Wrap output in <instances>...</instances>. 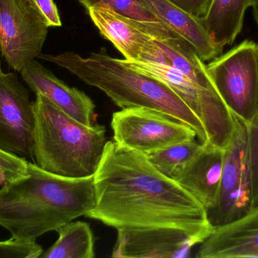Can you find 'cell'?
Instances as JSON below:
<instances>
[{"instance_id": "cell-1", "label": "cell", "mask_w": 258, "mask_h": 258, "mask_svg": "<svg viewBox=\"0 0 258 258\" xmlns=\"http://www.w3.org/2000/svg\"><path fill=\"white\" fill-rule=\"evenodd\" d=\"M94 182L96 203L86 217L117 232L177 230L202 244L215 228L184 188L114 141H107Z\"/></svg>"}, {"instance_id": "cell-2", "label": "cell", "mask_w": 258, "mask_h": 258, "mask_svg": "<svg viewBox=\"0 0 258 258\" xmlns=\"http://www.w3.org/2000/svg\"><path fill=\"white\" fill-rule=\"evenodd\" d=\"M95 203L94 176L62 177L29 162L25 174L8 180L0 189V227L13 239L36 241L86 217Z\"/></svg>"}, {"instance_id": "cell-3", "label": "cell", "mask_w": 258, "mask_h": 258, "mask_svg": "<svg viewBox=\"0 0 258 258\" xmlns=\"http://www.w3.org/2000/svg\"><path fill=\"white\" fill-rule=\"evenodd\" d=\"M38 59L69 71L89 86L104 92L121 109H154L190 127L201 143H208L206 129L190 108L167 85L124 65L105 48L83 57L74 51L42 54Z\"/></svg>"}, {"instance_id": "cell-4", "label": "cell", "mask_w": 258, "mask_h": 258, "mask_svg": "<svg viewBox=\"0 0 258 258\" xmlns=\"http://www.w3.org/2000/svg\"><path fill=\"white\" fill-rule=\"evenodd\" d=\"M33 157L36 165L70 178L94 176L107 142L104 126H87L36 94Z\"/></svg>"}, {"instance_id": "cell-5", "label": "cell", "mask_w": 258, "mask_h": 258, "mask_svg": "<svg viewBox=\"0 0 258 258\" xmlns=\"http://www.w3.org/2000/svg\"><path fill=\"white\" fill-rule=\"evenodd\" d=\"M219 96L233 116L248 124L258 110V43L244 40L206 65Z\"/></svg>"}, {"instance_id": "cell-6", "label": "cell", "mask_w": 258, "mask_h": 258, "mask_svg": "<svg viewBox=\"0 0 258 258\" xmlns=\"http://www.w3.org/2000/svg\"><path fill=\"white\" fill-rule=\"evenodd\" d=\"M234 130L224 149L222 174L215 204L207 211L209 222L220 227L245 216L253 209L247 124L236 117Z\"/></svg>"}, {"instance_id": "cell-7", "label": "cell", "mask_w": 258, "mask_h": 258, "mask_svg": "<svg viewBox=\"0 0 258 258\" xmlns=\"http://www.w3.org/2000/svg\"><path fill=\"white\" fill-rule=\"evenodd\" d=\"M113 141L118 146L145 156L197 138L189 126L144 107L122 109L112 116Z\"/></svg>"}, {"instance_id": "cell-8", "label": "cell", "mask_w": 258, "mask_h": 258, "mask_svg": "<svg viewBox=\"0 0 258 258\" xmlns=\"http://www.w3.org/2000/svg\"><path fill=\"white\" fill-rule=\"evenodd\" d=\"M48 30L26 0H0V51L14 71L21 72L40 56Z\"/></svg>"}, {"instance_id": "cell-9", "label": "cell", "mask_w": 258, "mask_h": 258, "mask_svg": "<svg viewBox=\"0 0 258 258\" xmlns=\"http://www.w3.org/2000/svg\"><path fill=\"white\" fill-rule=\"evenodd\" d=\"M34 130L30 91L0 62V148L34 163Z\"/></svg>"}, {"instance_id": "cell-10", "label": "cell", "mask_w": 258, "mask_h": 258, "mask_svg": "<svg viewBox=\"0 0 258 258\" xmlns=\"http://www.w3.org/2000/svg\"><path fill=\"white\" fill-rule=\"evenodd\" d=\"M86 11L101 36L110 41L125 60L170 64L154 38L138 23L102 6Z\"/></svg>"}, {"instance_id": "cell-11", "label": "cell", "mask_w": 258, "mask_h": 258, "mask_svg": "<svg viewBox=\"0 0 258 258\" xmlns=\"http://www.w3.org/2000/svg\"><path fill=\"white\" fill-rule=\"evenodd\" d=\"M23 80L35 94L40 93L82 124L93 125L95 105L83 91L71 87L33 59L21 71Z\"/></svg>"}, {"instance_id": "cell-12", "label": "cell", "mask_w": 258, "mask_h": 258, "mask_svg": "<svg viewBox=\"0 0 258 258\" xmlns=\"http://www.w3.org/2000/svg\"><path fill=\"white\" fill-rule=\"evenodd\" d=\"M112 257L183 258L189 257L195 239L177 230L117 232Z\"/></svg>"}, {"instance_id": "cell-13", "label": "cell", "mask_w": 258, "mask_h": 258, "mask_svg": "<svg viewBox=\"0 0 258 258\" xmlns=\"http://www.w3.org/2000/svg\"><path fill=\"white\" fill-rule=\"evenodd\" d=\"M196 257H258V205L236 221L215 227Z\"/></svg>"}, {"instance_id": "cell-14", "label": "cell", "mask_w": 258, "mask_h": 258, "mask_svg": "<svg viewBox=\"0 0 258 258\" xmlns=\"http://www.w3.org/2000/svg\"><path fill=\"white\" fill-rule=\"evenodd\" d=\"M224 149L206 144L180 168L173 180L197 198L206 211L215 204L222 174Z\"/></svg>"}, {"instance_id": "cell-15", "label": "cell", "mask_w": 258, "mask_h": 258, "mask_svg": "<svg viewBox=\"0 0 258 258\" xmlns=\"http://www.w3.org/2000/svg\"><path fill=\"white\" fill-rule=\"evenodd\" d=\"M158 19L177 36L184 39L203 62L222 54V47L212 39L202 18L192 15L169 0H140Z\"/></svg>"}, {"instance_id": "cell-16", "label": "cell", "mask_w": 258, "mask_h": 258, "mask_svg": "<svg viewBox=\"0 0 258 258\" xmlns=\"http://www.w3.org/2000/svg\"><path fill=\"white\" fill-rule=\"evenodd\" d=\"M254 0H211L202 18L203 24L219 46L230 45L240 33L245 12Z\"/></svg>"}, {"instance_id": "cell-17", "label": "cell", "mask_w": 258, "mask_h": 258, "mask_svg": "<svg viewBox=\"0 0 258 258\" xmlns=\"http://www.w3.org/2000/svg\"><path fill=\"white\" fill-rule=\"evenodd\" d=\"M155 42L170 65L181 71L200 87L216 91L208 74L206 65L186 41L174 36L161 40L155 39Z\"/></svg>"}, {"instance_id": "cell-18", "label": "cell", "mask_w": 258, "mask_h": 258, "mask_svg": "<svg viewBox=\"0 0 258 258\" xmlns=\"http://www.w3.org/2000/svg\"><path fill=\"white\" fill-rule=\"evenodd\" d=\"M58 239L42 258H93L95 257V237L87 223L70 222L57 230Z\"/></svg>"}, {"instance_id": "cell-19", "label": "cell", "mask_w": 258, "mask_h": 258, "mask_svg": "<svg viewBox=\"0 0 258 258\" xmlns=\"http://www.w3.org/2000/svg\"><path fill=\"white\" fill-rule=\"evenodd\" d=\"M87 10L94 6H102L132 20L144 27L157 40L177 36L160 20L150 12L140 0H78Z\"/></svg>"}, {"instance_id": "cell-20", "label": "cell", "mask_w": 258, "mask_h": 258, "mask_svg": "<svg viewBox=\"0 0 258 258\" xmlns=\"http://www.w3.org/2000/svg\"><path fill=\"white\" fill-rule=\"evenodd\" d=\"M204 147V144L195 139L180 142L148 154L150 162L162 174L173 178L176 173L183 168Z\"/></svg>"}, {"instance_id": "cell-21", "label": "cell", "mask_w": 258, "mask_h": 258, "mask_svg": "<svg viewBox=\"0 0 258 258\" xmlns=\"http://www.w3.org/2000/svg\"><path fill=\"white\" fill-rule=\"evenodd\" d=\"M248 128V153L251 171L253 208L258 205V110Z\"/></svg>"}, {"instance_id": "cell-22", "label": "cell", "mask_w": 258, "mask_h": 258, "mask_svg": "<svg viewBox=\"0 0 258 258\" xmlns=\"http://www.w3.org/2000/svg\"><path fill=\"white\" fill-rule=\"evenodd\" d=\"M43 253L36 241H22L11 238L0 241V258H37Z\"/></svg>"}, {"instance_id": "cell-23", "label": "cell", "mask_w": 258, "mask_h": 258, "mask_svg": "<svg viewBox=\"0 0 258 258\" xmlns=\"http://www.w3.org/2000/svg\"><path fill=\"white\" fill-rule=\"evenodd\" d=\"M28 161L0 148V185L25 174Z\"/></svg>"}, {"instance_id": "cell-24", "label": "cell", "mask_w": 258, "mask_h": 258, "mask_svg": "<svg viewBox=\"0 0 258 258\" xmlns=\"http://www.w3.org/2000/svg\"><path fill=\"white\" fill-rule=\"evenodd\" d=\"M41 15L48 27H61L58 9L54 0H26Z\"/></svg>"}, {"instance_id": "cell-25", "label": "cell", "mask_w": 258, "mask_h": 258, "mask_svg": "<svg viewBox=\"0 0 258 258\" xmlns=\"http://www.w3.org/2000/svg\"><path fill=\"white\" fill-rule=\"evenodd\" d=\"M192 15L203 18L207 12L211 0H169Z\"/></svg>"}, {"instance_id": "cell-26", "label": "cell", "mask_w": 258, "mask_h": 258, "mask_svg": "<svg viewBox=\"0 0 258 258\" xmlns=\"http://www.w3.org/2000/svg\"><path fill=\"white\" fill-rule=\"evenodd\" d=\"M251 7L253 9V15H254V20H255L256 23H257L258 27V0H254Z\"/></svg>"}]
</instances>
